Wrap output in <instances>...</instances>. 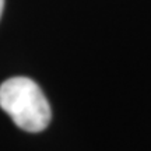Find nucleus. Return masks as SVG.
Returning a JSON list of instances; mask_svg holds the SVG:
<instances>
[{"label": "nucleus", "mask_w": 151, "mask_h": 151, "mask_svg": "<svg viewBox=\"0 0 151 151\" xmlns=\"http://www.w3.org/2000/svg\"><path fill=\"white\" fill-rule=\"evenodd\" d=\"M0 106L18 127L31 133L46 129L52 118L42 90L27 77H13L0 86Z\"/></svg>", "instance_id": "f257e3e1"}, {"label": "nucleus", "mask_w": 151, "mask_h": 151, "mask_svg": "<svg viewBox=\"0 0 151 151\" xmlns=\"http://www.w3.org/2000/svg\"><path fill=\"white\" fill-rule=\"evenodd\" d=\"M3 7H4V0H0V17H1V13H3Z\"/></svg>", "instance_id": "f03ea898"}]
</instances>
